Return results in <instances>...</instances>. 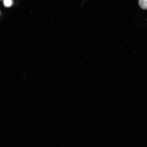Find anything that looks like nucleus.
<instances>
[{
    "label": "nucleus",
    "instance_id": "f03ea898",
    "mask_svg": "<svg viewBox=\"0 0 147 147\" xmlns=\"http://www.w3.org/2000/svg\"><path fill=\"white\" fill-rule=\"evenodd\" d=\"M12 0H3V4L6 8H9L13 4Z\"/></svg>",
    "mask_w": 147,
    "mask_h": 147
},
{
    "label": "nucleus",
    "instance_id": "7ed1b4c3",
    "mask_svg": "<svg viewBox=\"0 0 147 147\" xmlns=\"http://www.w3.org/2000/svg\"><path fill=\"white\" fill-rule=\"evenodd\" d=\"M0 15H1V12H0Z\"/></svg>",
    "mask_w": 147,
    "mask_h": 147
},
{
    "label": "nucleus",
    "instance_id": "f257e3e1",
    "mask_svg": "<svg viewBox=\"0 0 147 147\" xmlns=\"http://www.w3.org/2000/svg\"><path fill=\"white\" fill-rule=\"evenodd\" d=\"M139 4L142 9L147 10V0H139Z\"/></svg>",
    "mask_w": 147,
    "mask_h": 147
},
{
    "label": "nucleus",
    "instance_id": "20e7f679",
    "mask_svg": "<svg viewBox=\"0 0 147 147\" xmlns=\"http://www.w3.org/2000/svg\"><path fill=\"white\" fill-rule=\"evenodd\" d=\"M0 1H3V0H0Z\"/></svg>",
    "mask_w": 147,
    "mask_h": 147
}]
</instances>
